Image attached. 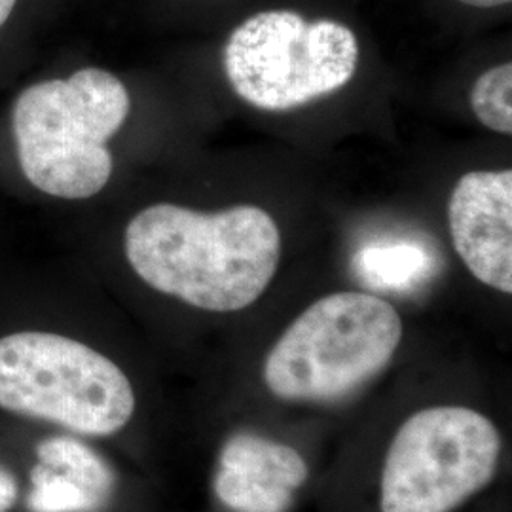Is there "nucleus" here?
<instances>
[{
  "mask_svg": "<svg viewBox=\"0 0 512 512\" xmlns=\"http://www.w3.org/2000/svg\"><path fill=\"white\" fill-rule=\"evenodd\" d=\"M12 429L23 469L21 512H112L120 476L93 440L18 423Z\"/></svg>",
  "mask_w": 512,
  "mask_h": 512,
  "instance_id": "7",
  "label": "nucleus"
},
{
  "mask_svg": "<svg viewBox=\"0 0 512 512\" xmlns=\"http://www.w3.org/2000/svg\"><path fill=\"white\" fill-rule=\"evenodd\" d=\"M219 469L260 486L294 492L308 480V463L287 444L253 433H238L220 450Z\"/></svg>",
  "mask_w": 512,
  "mask_h": 512,
  "instance_id": "9",
  "label": "nucleus"
},
{
  "mask_svg": "<svg viewBox=\"0 0 512 512\" xmlns=\"http://www.w3.org/2000/svg\"><path fill=\"white\" fill-rule=\"evenodd\" d=\"M129 109L122 80L97 67L25 88L12 114L25 179L61 200L99 194L114 169L107 143L126 124Z\"/></svg>",
  "mask_w": 512,
  "mask_h": 512,
  "instance_id": "3",
  "label": "nucleus"
},
{
  "mask_svg": "<svg viewBox=\"0 0 512 512\" xmlns=\"http://www.w3.org/2000/svg\"><path fill=\"white\" fill-rule=\"evenodd\" d=\"M124 249L148 289L203 311H239L266 293L281 234L260 207L200 213L156 203L129 220Z\"/></svg>",
  "mask_w": 512,
  "mask_h": 512,
  "instance_id": "1",
  "label": "nucleus"
},
{
  "mask_svg": "<svg viewBox=\"0 0 512 512\" xmlns=\"http://www.w3.org/2000/svg\"><path fill=\"white\" fill-rule=\"evenodd\" d=\"M213 486L220 501L238 512H287L293 503L294 492L260 486L224 469L217 471Z\"/></svg>",
  "mask_w": 512,
  "mask_h": 512,
  "instance_id": "11",
  "label": "nucleus"
},
{
  "mask_svg": "<svg viewBox=\"0 0 512 512\" xmlns=\"http://www.w3.org/2000/svg\"><path fill=\"white\" fill-rule=\"evenodd\" d=\"M139 414L128 370L90 342L50 327L0 332V420L101 442Z\"/></svg>",
  "mask_w": 512,
  "mask_h": 512,
  "instance_id": "2",
  "label": "nucleus"
},
{
  "mask_svg": "<svg viewBox=\"0 0 512 512\" xmlns=\"http://www.w3.org/2000/svg\"><path fill=\"white\" fill-rule=\"evenodd\" d=\"M359 63L355 33L340 21H308L266 10L238 25L224 48V73L256 109H296L348 86Z\"/></svg>",
  "mask_w": 512,
  "mask_h": 512,
  "instance_id": "5",
  "label": "nucleus"
},
{
  "mask_svg": "<svg viewBox=\"0 0 512 512\" xmlns=\"http://www.w3.org/2000/svg\"><path fill=\"white\" fill-rule=\"evenodd\" d=\"M450 234L476 279L512 293V171H471L448 203Z\"/></svg>",
  "mask_w": 512,
  "mask_h": 512,
  "instance_id": "8",
  "label": "nucleus"
},
{
  "mask_svg": "<svg viewBox=\"0 0 512 512\" xmlns=\"http://www.w3.org/2000/svg\"><path fill=\"white\" fill-rule=\"evenodd\" d=\"M403 319L376 294L334 293L302 311L264 363V384L281 401L344 399L391 363Z\"/></svg>",
  "mask_w": 512,
  "mask_h": 512,
  "instance_id": "4",
  "label": "nucleus"
},
{
  "mask_svg": "<svg viewBox=\"0 0 512 512\" xmlns=\"http://www.w3.org/2000/svg\"><path fill=\"white\" fill-rule=\"evenodd\" d=\"M366 277L376 279L374 283L399 287V283H410L418 272H423L427 258L416 247H391L366 251Z\"/></svg>",
  "mask_w": 512,
  "mask_h": 512,
  "instance_id": "12",
  "label": "nucleus"
},
{
  "mask_svg": "<svg viewBox=\"0 0 512 512\" xmlns=\"http://www.w3.org/2000/svg\"><path fill=\"white\" fill-rule=\"evenodd\" d=\"M23 469L12 423L0 420V512H21Z\"/></svg>",
  "mask_w": 512,
  "mask_h": 512,
  "instance_id": "13",
  "label": "nucleus"
},
{
  "mask_svg": "<svg viewBox=\"0 0 512 512\" xmlns=\"http://www.w3.org/2000/svg\"><path fill=\"white\" fill-rule=\"evenodd\" d=\"M467 6H475V8H495V6H505L511 4V0H459Z\"/></svg>",
  "mask_w": 512,
  "mask_h": 512,
  "instance_id": "14",
  "label": "nucleus"
},
{
  "mask_svg": "<svg viewBox=\"0 0 512 512\" xmlns=\"http://www.w3.org/2000/svg\"><path fill=\"white\" fill-rule=\"evenodd\" d=\"M471 109L480 124L501 135L512 133V65L501 63L480 74L471 92Z\"/></svg>",
  "mask_w": 512,
  "mask_h": 512,
  "instance_id": "10",
  "label": "nucleus"
},
{
  "mask_svg": "<svg viewBox=\"0 0 512 512\" xmlns=\"http://www.w3.org/2000/svg\"><path fill=\"white\" fill-rule=\"evenodd\" d=\"M503 439L467 406H431L395 433L380 478L382 512H452L494 480Z\"/></svg>",
  "mask_w": 512,
  "mask_h": 512,
  "instance_id": "6",
  "label": "nucleus"
},
{
  "mask_svg": "<svg viewBox=\"0 0 512 512\" xmlns=\"http://www.w3.org/2000/svg\"><path fill=\"white\" fill-rule=\"evenodd\" d=\"M16 2H18V0H0V29H2V25L6 23V19L10 18V14H12L14 6H16Z\"/></svg>",
  "mask_w": 512,
  "mask_h": 512,
  "instance_id": "15",
  "label": "nucleus"
}]
</instances>
